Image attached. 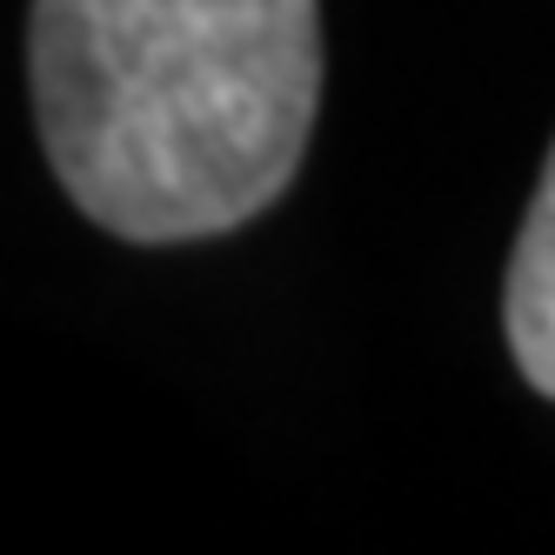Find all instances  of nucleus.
<instances>
[{
	"instance_id": "nucleus-1",
	"label": "nucleus",
	"mask_w": 555,
	"mask_h": 555,
	"mask_svg": "<svg viewBox=\"0 0 555 555\" xmlns=\"http://www.w3.org/2000/svg\"><path fill=\"white\" fill-rule=\"evenodd\" d=\"M314 101V0H34L48 162L121 242H202L274 208Z\"/></svg>"
},
{
	"instance_id": "nucleus-2",
	"label": "nucleus",
	"mask_w": 555,
	"mask_h": 555,
	"mask_svg": "<svg viewBox=\"0 0 555 555\" xmlns=\"http://www.w3.org/2000/svg\"><path fill=\"white\" fill-rule=\"evenodd\" d=\"M508 348L522 375L555 402V147H548V168H542V188L529 202V221H522V242H515V261H508Z\"/></svg>"
}]
</instances>
